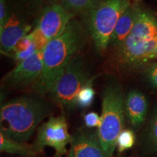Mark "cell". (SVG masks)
Masks as SVG:
<instances>
[{
  "label": "cell",
  "instance_id": "obj_1",
  "mask_svg": "<svg viewBox=\"0 0 157 157\" xmlns=\"http://www.w3.org/2000/svg\"><path fill=\"white\" fill-rule=\"evenodd\" d=\"M87 41V31L75 18L60 36L47 43L42 50L43 71L33 87L37 94H49L70 63Z\"/></svg>",
  "mask_w": 157,
  "mask_h": 157
},
{
  "label": "cell",
  "instance_id": "obj_2",
  "mask_svg": "<svg viewBox=\"0 0 157 157\" xmlns=\"http://www.w3.org/2000/svg\"><path fill=\"white\" fill-rule=\"evenodd\" d=\"M52 112V108L38 96L24 95L5 102L0 109V132L25 143L38 125Z\"/></svg>",
  "mask_w": 157,
  "mask_h": 157
},
{
  "label": "cell",
  "instance_id": "obj_3",
  "mask_svg": "<svg viewBox=\"0 0 157 157\" xmlns=\"http://www.w3.org/2000/svg\"><path fill=\"white\" fill-rule=\"evenodd\" d=\"M124 99L121 87L117 82H111L104 88L101 124L96 132L103 150L111 156L117 148L118 136L124 127Z\"/></svg>",
  "mask_w": 157,
  "mask_h": 157
},
{
  "label": "cell",
  "instance_id": "obj_4",
  "mask_svg": "<svg viewBox=\"0 0 157 157\" xmlns=\"http://www.w3.org/2000/svg\"><path fill=\"white\" fill-rule=\"evenodd\" d=\"M130 5V0H98L84 16L87 30L98 51L106 50L116 24Z\"/></svg>",
  "mask_w": 157,
  "mask_h": 157
},
{
  "label": "cell",
  "instance_id": "obj_5",
  "mask_svg": "<svg viewBox=\"0 0 157 157\" xmlns=\"http://www.w3.org/2000/svg\"><path fill=\"white\" fill-rule=\"evenodd\" d=\"M90 79L87 66L77 55L49 93L51 99L64 111H72L76 107L78 93Z\"/></svg>",
  "mask_w": 157,
  "mask_h": 157
},
{
  "label": "cell",
  "instance_id": "obj_6",
  "mask_svg": "<svg viewBox=\"0 0 157 157\" xmlns=\"http://www.w3.org/2000/svg\"><path fill=\"white\" fill-rule=\"evenodd\" d=\"M74 15L60 2L46 5L37 17L32 34L39 50L44 49L47 43L60 36L67 28Z\"/></svg>",
  "mask_w": 157,
  "mask_h": 157
},
{
  "label": "cell",
  "instance_id": "obj_7",
  "mask_svg": "<svg viewBox=\"0 0 157 157\" xmlns=\"http://www.w3.org/2000/svg\"><path fill=\"white\" fill-rule=\"evenodd\" d=\"M71 137L65 117H51L39 128L34 148L39 154L46 147H51L56 151L55 157H63L67 154L66 146L71 143Z\"/></svg>",
  "mask_w": 157,
  "mask_h": 157
},
{
  "label": "cell",
  "instance_id": "obj_8",
  "mask_svg": "<svg viewBox=\"0 0 157 157\" xmlns=\"http://www.w3.org/2000/svg\"><path fill=\"white\" fill-rule=\"evenodd\" d=\"M157 56V39L147 41L129 35L117 48L119 63L125 68H137Z\"/></svg>",
  "mask_w": 157,
  "mask_h": 157
},
{
  "label": "cell",
  "instance_id": "obj_9",
  "mask_svg": "<svg viewBox=\"0 0 157 157\" xmlns=\"http://www.w3.org/2000/svg\"><path fill=\"white\" fill-rule=\"evenodd\" d=\"M43 71L42 50H39L27 58L17 63L16 66L2 78V83L5 87L12 89H22L35 85Z\"/></svg>",
  "mask_w": 157,
  "mask_h": 157
},
{
  "label": "cell",
  "instance_id": "obj_10",
  "mask_svg": "<svg viewBox=\"0 0 157 157\" xmlns=\"http://www.w3.org/2000/svg\"><path fill=\"white\" fill-rule=\"evenodd\" d=\"M68 157H113L103 150L97 132L79 129L72 135Z\"/></svg>",
  "mask_w": 157,
  "mask_h": 157
},
{
  "label": "cell",
  "instance_id": "obj_11",
  "mask_svg": "<svg viewBox=\"0 0 157 157\" xmlns=\"http://www.w3.org/2000/svg\"><path fill=\"white\" fill-rule=\"evenodd\" d=\"M125 114L130 124L135 129L142 126L148 113V101L141 92L131 90L124 99Z\"/></svg>",
  "mask_w": 157,
  "mask_h": 157
},
{
  "label": "cell",
  "instance_id": "obj_12",
  "mask_svg": "<svg viewBox=\"0 0 157 157\" xmlns=\"http://www.w3.org/2000/svg\"><path fill=\"white\" fill-rule=\"evenodd\" d=\"M129 35L147 41L157 39V19L148 11L138 7L134 25Z\"/></svg>",
  "mask_w": 157,
  "mask_h": 157
},
{
  "label": "cell",
  "instance_id": "obj_13",
  "mask_svg": "<svg viewBox=\"0 0 157 157\" xmlns=\"http://www.w3.org/2000/svg\"><path fill=\"white\" fill-rule=\"evenodd\" d=\"M138 7L131 5L122 13L111 34L109 46L117 49L129 36L134 25Z\"/></svg>",
  "mask_w": 157,
  "mask_h": 157
},
{
  "label": "cell",
  "instance_id": "obj_14",
  "mask_svg": "<svg viewBox=\"0 0 157 157\" xmlns=\"http://www.w3.org/2000/svg\"><path fill=\"white\" fill-rule=\"evenodd\" d=\"M0 151L1 152L25 157H35L37 154L34 146L13 140L2 132H0Z\"/></svg>",
  "mask_w": 157,
  "mask_h": 157
},
{
  "label": "cell",
  "instance_id": "obj_15",
  "mask_svg": "<svg viewBox=\"0 0 157 157\" xmlns=\"http://www.w3.org/2000/svg\"><path fill=\"white\" fill-rule=\"evenodd\" d=\"M37 51H39L38 47L34 35L32 32H31L17 43L10 54V56H13L17 63H19L30 58L36 53Z\"/></svg>",
  "mask_w": 157,
  "mask_h": 157
},
{
  "label": "cell",
  "instance_id": "obj_16",
  "mask_svg": "<svg viewBox=\"0 0 157 157\" xmlns=\"http://www.w3.org/2000/svg\"><path fill=\"white\" fill-rule=\"evenodd\" d=\"M98 0H60L59 2L73 15L85 16L93 8Z\"/></svg>",
  "mask_w": 157,
  "mask_h": 157
},
{
  "label": "cell",
  "instance_id": "obj_17",
  "mask_svg": "<svg viewBox=\"0 0 157 157\" xmlns=\"http://www.w3.org/2000/svg\"><path fill=\"white\" fill-rule=\"evenodd\" d=\"M93 78L90 79L80 90L76 97V107L84 109L92 105L95 96V90L93 87Z\"/></svg>",
  "mask_w": 157,
  "mask_h": 157
},
{
  "label": "cell",
  "instance_id": "obj_18",
  "mask_svg": "<svg viewBox=\"0 0 157 157\" xmlns=\"http://www.w3.org/2000/svg\"><path fill=\"white\" fill-rule=\"evenodd\" d=\"M135 135L132 129H124L119 135L117 141V148L119 154L126 151L134 146Z\"/></svg>",
  "mask_w": 157,
  "mask_h": 157
},
{
  "label": "cell",
  "instance_id": "obj_19",
  "mask_svg": "<svg viewBox=\"0 0 157 157\" xmlns=\"http://www.w3.org/2000/svg\"><path fill=\"white\" fill-rule=\"evenodd\" d=\"M148 145L153 151H157V105L151 118L147 134Z\"/></svg>",
  "mask_w": 157,
  "mask_h": 157
},
{
  "label": "cell",
  "instance_id": "obj_20",
  "mask_svg": "<svg viewBox=\"0 0 157 157\" xmlns=\"http://www.w3.org/2000/svg\"><path fill=\"white\" fill-rule=\"evenodd\" d=\"M84 122L86 127L88 129H93L95 127L98 128L101 124V117L98 113L90 111L84 115Z\"/></svg>",
  "mask_w": 157,
  "mask_h": 157
},
{
  "label": "cell",
  "instance_id": "obj_21",
  "mask_svg": "<svg viewBox=\"0 0 157 157\" xmlns=\"http://www.w3.org/2000/svg\"><path fill=\"white\" fill-rule=\"evenodd\" d=\"M146 76L151 85L155 89H157V63L151 64L147 68Z\"/></svg>",
  "mask_w": 157,
  "mask_h": 157
},
{
  "label": "cell",
  "instance_id": "obj_22",
  "mask_svg": "<svg viewBox=\"0 0 157 157\" xmlns=\"http://www.w3.org/2000/svg\"><path fill=\"white\" fill-rule=\"evenodd\" d=\"M10 7L8 0H0V29L5 24L9 15Z\"/></svg>",
  "mask_w": 157,
  "mask_h": 157
},
{
  "label": "cell",
  "instance_id": "obj_23",
  "mask_svg": "<svg viewBox=\"0 0 157 157\" xmlns=\"http://www.w3.org/2000/svg\"><path fill=\"white\" fill-rule=\"evenodd\" d=\"M43 1H44V2L48 3V5H50V4H53V3L58 2L60 0H43Z\"/></svg>",
  "mask_w": 157,
  "mask_h": 157
},
{
  "label": "cell",
  "instance_id": "obj_24",
  "mask_svg": "<svg viewBox=\"0 0 157 157\" xmlns=\"http://www.w3.org/2000/svg\"><path fill=\"white\" fill-rule=\"evenodd\" d=\"M135 1H137V2H138V1H141V0H135Z\"/></svg>",
  "mask_w": 157,
  "mask_h": 157
},
{
  "label": "cell",
  "instance_id": "obj_25",
  "mask_svg": "<svg viewBox=\"0 0 157 157\" xmlns=\"http://www.w3.org/2000/svg\"><path fill=\"white\" fill-rule=\"evenodd\" d=\"M156 59H157V56H156Z\"/></svg>",
  "mask_w": 157,
  "mask_h": 157
}]
</instances>
